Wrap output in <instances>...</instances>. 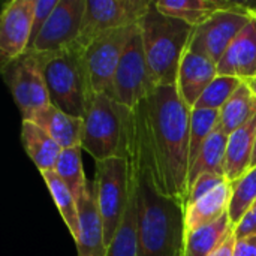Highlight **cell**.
<instances>
[{
	"label": "cell",
	"instance_id": "obj_8",
	"mask_svg": "<svg viewBox=\"0 0 256 256\" xmlns=\"http://www.w3.org/2000/svg\"><path fill=\"white\" fill-rule=\"evenodd\" d=\"M154 88L142 46L140 26L130 36L117 66L111 98L128 110H135Z\"/></svg>",
	"mask_w": 256,
	"mask_h": 256
},
{
	"label": "cell",
	"instance_id": "obj_9",
	"mask_svg": "<svg viewBox=\"0 0 256 256\" xmlns=\"http://www.w3.org/2000/svg\"><path fill=\"white\" fill-rule=\"evenodd\" d=\"M2 74L22 120H32L51 104L36 54L26 52L3 64Z\"/></svg>",
	"mask_w": 256,
	"mask_h": 256
},
{
	"label": "cell",
	"instance_id": "obj_14",
	"mask_svg": "<svg viewBox=\"0 0 256 256\" xmlns=\"http://www.w3.org/2000/svg\"><path fill=\"white\" fill-rule=\"evenodd\" d=\"M216 76L218 64L207 56L188 48L180 62L176 87L183 102L194 110L204 90Z\"/></svg>",
	"mask_w": 256,
	"mask_h": 256
},
{
	"label": "cell",
	"instance_id": "obj_19",
	"mask_svg": "<svg viewBox=\"0 0 256 256\" xmlns=\"http://www.w3.org/2000/svg\"><path fill=\"white\" fill-rule=\"evenodd\" d=\"M255 144L256 117L228 136L225 154V177L228 182H238L252 168Z\"/></svg>",
	"mask_w": 256,
	"mask_h": 256
},
{
	"label": "cell",
	"instance_id": "obj_17",
	"mask_svg": "<svg viewBox=\"0 0 256 256\" xmlns=\"http://www.w3.org/2000/svg\"><path fill=\"white\" fill-rule=\"evenodd\" d=\"M28 122H33L42 128L63 150L81 147L84 118L66 114L50 104Z\"/></svg>",
	"mask_w": 256,
	"mask_h": 256
},
{
	"label": "cell",
	"instance_id": "obj_28",
	"mask_svg": "<svg viewBox=\"0 0 256 256\" xmlns=\"http://www.w3.org/2000/svg\"><path fill=\"white\" fill-rule=\"evenodd\" d=\"M220 111L192 110L190 112V166L208 141L212 134L219 128Z\"/></svg>",
	"mask_w": 256,
	"mask_h": 256
},
{
	"label": "cell",
	"instance_id": "obj_25",
	"mask_svg": "<svg viewBox=\"0 0 256 256\" xmlns=\"http://www.w3.org/2000/svg\"><path fill=\"white\" fill-rule=\"evenodd\" d=\"M40 176L54 200V204H56L63 222L66 224V226L69 230V234L72 236L74 240H76L78 231H80V214H78L76 200L74 198V195L70 194L68 186L63 183V180L54 171L40 172Z\"/></svg>",
	"mask_w": 256,
	"mask_h": 256
},
{
	"label": "cell",
	"instance_id": "obj_1",
	"mask_svg": "<svg viewBox=\"0 0 256 256\" xmlns=\"http://www.w3.org/2000/svg\"><path fill=\"white\" fill-rule=\"evenodd\" d=\"M128 159L138 212L140 256H184V210L168 196L154 174L141 104L130 111Z\"/></svg>",
	"mask_w": 256,
	"mask_h": 256
},
{
	"label": "cell",
	"instance_id": "obj_18",
	"mask_svg": "<svg viewBox=\"0 0 256 256\" xmlns=\"http://www.w3.org/2000/svg\"><path fill=\"white\" fill-rule=\"evenodd\" d=\"M232 196V183L225 182L214 190L208 192L202 198L186 206L184 210V226L186 232L210 225L225 216L230 210Z\"/></svg>",
	"mask_w": 256,
	"mask_h": 256
},
{
	"label": "cell",
	"instance_id": "obj_11",
	"mask_svg": "<svg viewBox=\"0 0 256 256\" xmlns=\"http://www.w3.org/2000/svg\"><path fill=\"white\" fill-rule=\"evenodd\" d=\"M138 26L104 33L84 46V60L93 96L111 94L117 66Z\"/></svg>",
	"mask_w": 256,
	"mask_h": 256
},
{
	"label": "cell",
	"instance_id": "obj_33",
	"mask_svg": "<svg viewBox=\"0 0 256 256\" xmlns=\"http://www.w3.org/2000/svg\"><path fill=\"white\" fill-rule=\"evenodd\" d=\"M236 256H256V236L237 240Z\"/></svg>",
	"mask_w": 256,
	"mask_h": 256
},
{
	"label": "cell",
	"instance_id": "obj_23",
	"mask_svg": "<svg viewBox=\"0 0 256 256\" xmlns=\"http://www.w3.org/2000/svg\"><path fill=\"white\" fill-rule=\"evenodd\" d=\"M256 117V98L249 86L243 81L242 86L236 90L231 99L220 110L219 128L231 135L237 129L246 126L252 118Z\"/></svg>",
	"mask_w": 256,
	"mask_h": 256
},
{
	"label": "cell",
	"instance_id": "obj_31",
	"mask_svg": "<svg viewBox=\"0 0 256 256\" xmlns=\"http://www.w3.org/2000/svg\"><path fill=\"white\" fill-rule=\"evenodd\" d=\"M58 4V0H34V9H33V24H32V38H30V46H33L36 38L39 36L42 27L51 16L52 10Z\"/></svg>",
	"mask_w": 256,
	"mask_h": 256
},
{
	"label": "cell",
	"instance_id": "obj_10",
	"mask_svg": "<svg viewBox=\"0 0 256 256\" xmlns=\"http://www.w3.org/2000/svg\"><path fill=\"white\" fill-rule=\"evenodd\" d=\"M150 4L152 0H87L78 44L84 48L104 33L138 26Z\"/></svg>",
	"mask_w": 256,
	"mask_h": 256
},
{
	"label": "cell",
	"instance_id": "obj_12",
	"mask_svg": "<svg viewBox=\"0 0 256 256\" xmlns=\"http://www.w3.org/2000/svg\"><path fill=\"white\" fill-rule=\"evenodd\" d=\"M86 6L87 0H58V4L27 52L51 54L76 44L82 28Z\"/></svg>",
	"mask_w": 256,
	"mask_h": 256
},
{
	"label": "cell",
	"instance_id": "obj_22",
	"mask_svg": "<svg viewBox=\"0 0 256 256\" xmlns=\"http://www.w3.org/2000/svg\"><path fill=\"white\" fill-rule=\"evenodd\" d=\"M236 2L228 0H156V8L165 15L178 18L192 27H198L214 12L232 6Z\"/></svg>",
	"mask_w": 256,
	"mask_h": 256
},
{
	"label": "cell",
	"instance_id": "obj_32",
	"mask_svg": "<svg viewBox=\"0 0 256 256\" xmlns=\"http://www.w3.org/2000/svg\"><path fill=\"white\" fill-rule=\"evenodd\" d=\"M237 240L256 236V204L248 212V214L242 219V222L236 226Z\"/></svg>",
	"mask_w": 256,
	"mask_h": 256
},
{
	"label": "cell",
	"instance_id": "obj_27",
	"mask_svg": "<svg viewBox=\"0 0 256 256\" xmlns=\"http://www.w3.org/2000/svg\"><path fill=\"white\" fill-rule=\"evenodd\" d=\"M256 204V166L250 168L238 182L232 183V196L228 216L231 224L237 226L248 212Z\"/></svg>",
	"mask_w": 256,
	"mask_h": 256
},
{
	"label": "cell",
	"instance_id": "obj_16",
	"mask_svg": "<svg viewBox=\"0 0 256 256\" xmlns=\"http://www.w3.org/2000/svg\"><path fill=\"white\" fill-rule=\"evenodd\" d=\"M218 75L249 80L256 76V9L218 63Z\"/></svg>",
	"mask_w": 256,
	"mask_h": 256
},
{
	"label": "cell",
	"instance_id": "obj_26",
	"mask_svg": "<svg viewBox=\"0 0 256 256\" xmlns=\"http://www.w3.org/2000/svg\"><path fill=\"white\" fill-rule=\"evenodd\" d=\"M81 147L66 148L58 156V160L56 164L54 172L63 180V183L68 186L76 202L80 204L84 198L86 189L88 186V182L86 178V172L82 168L81 160Z\"/></svg>",
	"mask_w": 256,
	"mask_h": 256
},
{
	"label": "cell",
	"instance_id": "obj_35",
	"mask_svg": "<svg viewBox=\"0 0 256 256\" xmlns=\"http://www.w3.org/2000/svg\"><path fill=\"white\" fill-rule=\"evenodd\" d=\"M244 82L249 86V88L252 90L254 96L256 98V76H254V78H249V80H244Z\"/></svg>",
	"mask_w": 256,
	"mask_h": 256
},
{
	"label": "cell",
	"instance_id": "obj_20",
	"mask_svg": "<svg viewBox=\"0 0 256 256\" xmlns=\"http://www.w3.org/2000/svg\"><path fill=\"white\" fill-rule=\"evenodd\" d=\"M21 142L27 156L40 172L54 171L63 148L42 128L33 122L22 120Z\"/></svg>",
	"mask_w": 256,
	"mask_h": 256
},
{
	"label": "cell",
	"instance_id": "obj_36",
	"mask_svg": "<svg viewBox=\"0 0 256 256\" xmlns=\"http://www.w3.org/2000/svg\"><path fill=\"white\" fill-rule=\"evenodd\" d=\"M256 166V144H255V153H254V159H252V168Z\"/></svg>",
	"mask_w": 256,
	"mask_h": 256
},
{
	"label": "cell",
	"instance_id": "obj_4",
	"mask_svg": "<svg viewBox=\"0 0 256 256\" xmlns=\"http://www.w3.org/2000/svg\"><path fill=\"white\" fill-rule=\"evenodd\" d=\"M50 102L60 111L84 118L93 93L84 60V48L76 42L51 54H36Z\"/></svg>",
	"mask_w": 256,
	"mask_h": 256
},
{
	"label": "cell",
	"instance_id": "obj_13",
	"mask_svg": "<svg viewBox=\"0 0 256 256\" xmlns=\"http://www.w3.org/2000/svg\"><path fill=\"white\" fill-rule=\"evenodd\" d=\"M34 0H9L0 14L2 66L24 56L30 46Z\"/></svg>",
	"mask_w": 256,
	"mask_h": 256
},
{
	"label": "cell",
	"instance_id": "obj_15",
	"mask_svg": "<svg viewBox=\"0 0 256 256\" xmlns=\"http://www.w3.org/2000/svg\"><path fill=\"white\" fill-rule=\"evenodd\" d=\"M78 214H80V231L75 240L78 256L108 255L104 224H102L93 182L88 183L84 198L78 204Z\"/></svg>",
	"mask_w": 256,
	"mask_h": 256
},
{
	"label": "cell",
	"instance_id": "obj_21",
	"mask_svg": "<svg viewBox=\"0 0 256 256\" xmlns=\"http://www.w3.org/2000/svg\"><path fill=\"white\" fill-rule=\"evenodd\" d=\"M236 226L231 224L228 213L219 220L189 231L184 236V256H210L232 232Z\"/></svg>",
	"mask_w": 256,
	"mask_h": 256
},
{
	"label": "cell",
	"instance_id": "obj_2",
	"mask_svg": "<svg viewBox=\"0 0 256 256\" xmlns=\"http://www.w3.org/2000/svg\"><path fill=\"white\" fill-rule=\"evenodd\" d=\"M154 174L162 190L186 207L190 174V112L176 86H159L141 102Z\"/></svg>",
	"mask_w": 256,
	"mask_h": 256
},
{
	"label": "cell",
	"instance_id": "obj_6",
	"mask_svg": "<svg viewBox=\"0 0 256 256\" xmlns=\"http://www.w3.org/2000/svg\"><path fill=\"white\" fill-rule=\"evenodd\" d=\"M94 190L110 248L124 216L130 192V166L128 158H111L94 162Z\"/></svg>",
	"mask_w": 256,
	"mask_h": 256
},
{
	"label": "cell",
	"instance_id": "obj_7",
	"mask_svg": "<svg viewBox=\"0 0 256 256\" xmlns=\"http://www.w3.org/2000/svg\"><path fill=\"white\" fill-rule=\"evenodd\" d=\"M254 10L252 6L236 2L230 8L214 12L208 20L195 27L189 50L207 56L218 64L238 33L252 20Z\"/></svg>",
	"mask_w": 256,
	"mask_h": 256
},
{
	"label": "cell",
	"instance_id": "obj_30",
	"mask_svg": "<svg viewBox=\"0 0 256 256\" xmlns=\"http://www.w3.org/2000/svg\"><path fill=\"white\" fill-rule=\"evenodd\" d=\"M226 180L225 176H219V174H202L198 178H195L190 186H189V198H188V204L195 202L196 200L202 198L204 195H207L208 192L214 190L216 188H219L220 184H224ZM186 204V206H188Z\"/></svg>",
	"mask_w": 256,
	"mask_h": 256
},
{
	"label": "cell",
	"instance_id": "obj_5",
	"mask_svg": "<svg viewBox=\"0 0 256 256\" xmlns=\"http://www.w3.org/2000/svg\"><path fill=\"white\" fill-rule=\"evenodd\" d=\"M130 111L110 94H96L84 117L81 148L94 162L111 158H128Z\"/></svg>",
	"mask_w": 256,
	"mask_h": 256
},
{
	"label": "cell",
	"instance_id": "obj_29",
	"mask_svg": "<svg viewBox=\"0 0 256 256\" xmlns=\"http://www.w3.org/2000/svg\"><path fill=\"white\" fill-rule=\"evenodd\" d=\"M243 80L237 76L218 75L212 84L204 90L201 98L198 99L194 110H216L220 111L225 104L231 99L236 90L242 86Z\"/></svg>",
	"mask_w": 256,
	"mask_h": 256
},
{
	"label": "cell",
	"instance_id": "obj_3",
	"mask_svg": "<svg viewBox=\"0 0 256 256\" xmlns=\"http://www.w3.org/2000/svg\"><path fill=\"white\" fill-rule=\"evenodd\" d=\"M195 27L165 15L152 2L140 22L144 52L154 87L176 86L180 62L189 48Z\"/></svg>",
	"mask_w": 256,
	"mask_h": 256
},
{
	"label": "cell",
	"instance_id": "obj_24",
	"mask_svg": "<svg viewBox=\"0 0 256 256\" xmlns=\"http://www.w3.org/2000/svg\"><path fill=\"white\" fill-rule=\"evenodd\" d=\"M228 136L220 128H218L208 141L204 144L198 158L190 166L189 186L190 183L202 174H219L225 176V154L228 146Z\"/></svg>",
	"mask_w": 256,
	"mask_h": 256
},
{
	"label": "cell",
	"instance_id": "obj_34",
	"mask_svg": "<svg viewBox=\"0 0 256 256\" xmlns=\"http://www.w3.org/2000/svg\"><path fill=\"white\" fill-rule=\"evenodd\" d=\"M236 246H237V236L234 230V232L210 256H236Z\"/></svg>",
	"mask_w": 256,
	"mask_h": 256
}]
</instances>
